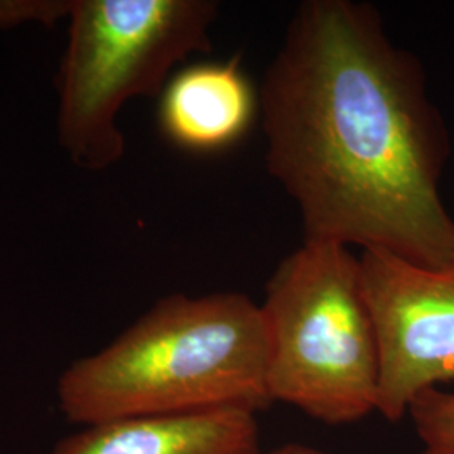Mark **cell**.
Segmentation results:
<instances>
[{
  "mask_svg": "<svg viewBox=\"0 0 454 454\" xmlns=\"http://www.w3.org/2000/svg\"><path fill=\"white\" fill-rule=\"evenodd\" d=\"M266 168L305 238L386 251L419 266L454 260L441 197L450 135L419 59L357 0H307L260 91Z\"/></svg>",
  "mask_w": 454,
  "mask_h": 454,
  "instance_id": "cell-1",
  "label": "cell"
},
{
  "mask_svg": "<svg viewBox=\"0 0 454 454\" xmlns=\"http://www.w3.org/2000/svg\"><path fill=\"white\" fill-rule=\"evenodd\" d=\"M270 340L261 305L247 294H170L116 340L73 362L58 404L82 427L101 422L273 404Z\"/></svg>",
  "mask_w": 454,
  "mask_h": 454,
  "instance_id": "cell-2",
  "label": "cell"
},
{
  "mask_svg": "<svg viewBox=\"0 0 454 454\" xmlns=\"http://www.w3.org/2000/svg\"><path fill=\"white\" fill-rule=\"evenodd\" d=\"M261 309L273 403L330 426L377 412L379 339L348 246L303 239L270 276Z\"/></svg>",
  "mask_w": 454,
  "mask_h": 454,
  "instance_id": "cell-3",
  "label": "cell"
},
{
  "mask_svg": "<svg viewBox=\"0 0 454 454\" xmlns=\"http://www.w3.org/2000/svg\"><path fill=\"white\" fill-rule=\"evenodd\" d=\"M214 0H71L58 76V137L84 170L125 153L116 118L137 97H160L174 67L211 52Z\"/></svg>",
  "mask_w": 454,
  "mask_h": 454,
  "instance_id": "cell-4",
  "label": "cell"
},
{
  "mask_svg": "<svg viewBox=\"0 0 454 454\" xmlns=\"http://www.w3.org/2000/svg\"><path fill=\"white\" fill-rule=\"evenodd\" d=\"M358 261L380 350L377 412L401 421L421 392L454 380V260L427 268L362 251Z\"/></svg>",
  "mask_w": 454,
  "mask_h": 454,
  "instance_id": "cell-5",
  "label": "cell"
},
{
  "mask_svg": "<svg viewBox=\"0 0 454 454\" xmlns=\"http://www.w3.org/2000/svg\"><path fill=\"white\" fill-rule=\"evenodd\" d=\"M256 114L260 93L234 58L174 73L160 95L159 127L182 150L215 153L243 140Z\"/></svg>",
  "mask_w": 454,
  "mask_h": 454,
  "instance_id": "cell-6",
  "label": "cell"
},
{
  "mask_svg": "<svg viewBox=\"0 0 454 454\" xmlns=\"http://www.w3.org/2000/svg\"><path fill=\"white\" fill-rule=\"evenodd\" d=\"M48 454H261L256 414L241 409L101 422Z\"/></svg>",
  "mask_w": 454,
  "mask_h": 454,
  "instance_id": "cell-7",
  "label": "cell"
},
{
  "mask_svg": "<svg viewBox=\"0 0 454 454\" xmlns=\"http://www.w3.org/2000/svg\"><path fill=\"white\" fill-rule=\"evenodd\" d=\"M407 416L424 444L436 454H454V392L441 387L421 392L409 406Z\"/></svg>",
  "mask_w": 454,
  "mask_h": 454,
  "instance_id": "cell-8",
  "label": "cell"
},
{
  "mask_svg": "<svg viewBox=\"0 0 454 454\" xmlns=\"http://www.w3.org/2000/svg\"><path fill=\"white\" fill-rule=\"evenodd\" d=\"M69 9L71 0H0V33L26 24L54 27Z\"/></svg>",
  "mask_w": 454,
  "mask_h": 454,
  "instance_id": "cell-9",
  "label": "cell"
},
{
  "mask_svg": "<svg viewBox=\"0 0 454 454\" xmlns=\"http://www.w3.org/2000/svg\"><path fill=\"white\" fill-rule=\"evenodd\" d=\"M266 454H328L320 450H315V448H309V446H303V444H285L281 448H276L273 451ZM421 454H436L424 450Z\"/></svg>",
  "mask_w": 454,
  "mask_h": 454,
  "instance_id": "cell-10",
  "label": "cell"
}]
</instances>
